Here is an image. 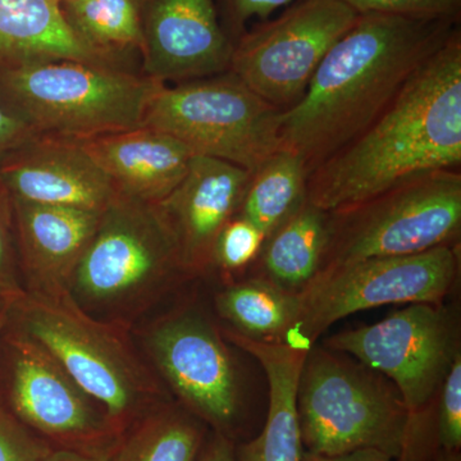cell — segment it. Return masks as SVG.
<instances>
[{
    "instance_id": "obj_1",
    "label": "cell",
    "mask_w": 461,
    "mask_h": 461,
    "mask_svg": "<svg viewBox=\"0 0 461 461\" xmlns=\"http://www.w3.org/2000/svg\"><path fill=\"white\" fill-rule=\"evenodd\" d=\"M457 27L445 18L359 14L282 113L281 149L313 171L362 133Z\"/></svg>"
},
{
    "instance_id": "obj_2",
    "label": "cell",
    "mask_w": 461,
    "mask_h": 461,
    "mask_svg": "<svg viewBox=\"0 0 461 461\" xmlns=\"http://www.w3.org/2000/svg\"><path fill=\"white\" fill-rule=\"evenodd\" d=\"M461 165V30L420 67L354 140L309 173L308 200L324 212L400 182Z\"/></svg>"
},
{
    "instance_id": "obj_3",
    "label": "cell",
    "mask_w": 461,
    "mask_h": 461,
    "mask_svg": "<svg viewBox=\"0 0 461 461\" xmlns=\"http://www.w3.org/2000/svg\"><path fill=\"white\" fill-rule=\"evenodd\" d=\"M5 324L45 348L102 406L121 436L165 402L156 377L136 354L123 327L87 313L69 293L25 291L9 305Z\"/></svg>"
},
{
    "instance_id": "obj_4",
    "label": "cell",
    "mask_w": 461,
    "mask_h": 461,
    "mask_svg": "<svg viewBox=\"0 0 461 461\" xmlns=\"http://www.w3.org/2000/svg\"><path fill=\"white\" fill-rule=\"evenodd\" d=\"M297 414L308 453L335 456L373 448L393 460L420 459L423 439L393 382L324 346L306 354Z\"/></svg>"
},
{
    "instance_id": "obj_5",
    "label": "cell",
    "mask_w": 461,
    "mask_h": 461,
    "mask_svg": "<svg viewBox=\"0 0 461 461\" xmlns=\"http://www.w3.org/2000/svg\"><path fill=\"white\" fill-rule=\"evenodd\" d=\"M133 69L58 60L0 78V104L38 135L84 141L138 129L163 86Z\"/></svg>"
},
{
    "instance_id": "obj_6",
    "label": "cell",
    "mask_w": 461,
    "mask_h": 461,
    "mask_svg": "<svg viewBox=\"0 0 461 461\" xmlns=\"http://www.w3.org/2000/svg\"><path fill=\"white\" fill-rule=\"evenodd\" d=\"M329 213V242L320 273L372 258L412 256L456 245L461 173H421Z\"/></svg>"
},
{
    "instance_id": "obj_7",
    "label": "cell",
    "mask_w": 461,
    "mask_h": 461,
    "mask_svg": "<svg viewBox=\"0 0 461 461\" xmlns=\"http://www.w3.org/2000/svg\"><path fill=\"white\" fill-rule=\"evenodd\" d=\"M187 277L157 204L115 194L76 268L69 294L87 313H115Z\"/></svg>"
},
{
    "instance_id": "obj_8",
    "label": "cell",
    "mask_w": 461,
    "mask_h": 461,
    "mask_svg": "<svg viewBox=\"0 0 461 461\" xmlns=\"http://www.w3.org/2000/svg\"><path fill=\"white\" fill-rule=\"evenodd\" d=\"M284 112L230 71L163 85L142 126L169 133L193 151L254 173L281 149Z\"/></svg>"
},
{
    "instance_id": "obj_9",
    "label": "cell",
    "mask_w": 461,
    "mask_h": 461,
    "mask_svg": "<svg viewBox=\"0 0 461 461\" xmlns=\"http://www.w3.org/2000/svg\"><path fill=\"white\" fill-rule=\"evenodd\" d=\"M456 245L403 257L372 258L321 272L299 294L291 345L311 348L336 321L387 304H444L459 277Z\"/></svg>"
},
{
    "instance_id": "obj_10",
    "label": "cell",
    "mask_w": 461,
    "mask_h": 461,
    "mask_svg": "<svg viewBox=\"0 0 461 461\" xmlns=\"http://www.w3.org/2000/svg\"><path fill=\"white\" fill-rule=\"evenodd\" d=\"M324 348L348 355L390 379L417 429L460 350L456 314L444 304H411L371 326L330 336Z\"/></svg>"
},
{
    "instance_id": "obj_11",
    "label": "cell",
    "mask_w": 461,
    "mask_h": 461,
    "mask_svg": "<svg viewBox=\"0 0 461 461\" xmlns=\"http://www.w3.org/2000/svg\"><path fill=\"white\" fill-rule=\"evenodd\" d=\"M359 14L339 0H294L280 16L248 29L233 44L230 69L282 112L304 95L330 48Z\"/></svg>"
},
{
    "instance_id": "obj_12",
    "label": "cell",
    "mask_w": 461,
    "mask_h": 461,
    "mask_svg": "<svg viewBox=\"0 0 461 461\" xmlns=\"http://www.w3.org/2000/svg\"><path fill=\"white\" fill-rule=\"evenodd\" d=\"M5 408L50 447L111 456L120 433L38 342L5 324Z\"/></svg>"
},
{
    "instance_id": "obj_13",
    "label": "cell",
    "mask_w": 461,
    "mask_h": 461,
    "mask_svg": "<svg viewBox=\"0 0 461 461\" xmlns=\"http://www.w3.org/2000/svg\"><path fill=\"white\" fill-rule=\"evenodd\" d=\"M144 339L151 363L178 403L235 442L242 427L238 373L213 324L198 312H178L157 321Z\"/></svg>"
},
{
    "instance_id": "obj_14",
    "label": "cell",
    "mask_w": 461,
    "mask_h": 461,
    "mask_svg": "<svg viewBox=\"0 0 461 461\" xmlns=\"http://www.w3.org/2000/svg\"><path fill=\"white\" fill-rule=\"evenodd\" d=\"M142 74L165 85L211 77L230 69L233 42L215 0H144Z\"/></svg>"
},
{
    "instance_id": "obj_15",
    "label": "cell",
    "mask_w": 461,
    "mask_h": 461,
    "mask_svg": "<svg viewBox=\"0 0 461 461\" xmlns=\"http://www.w3.org/2000/svg\"><path fill=\"white\" fill-rule=\"evenodd\" d=\"M250 177L232 163L194 156L180 184L157 203L187 277L212 268L215 240L238 215Z\"/></svg>"
},
{
    "instance_id": "obj_16",
    "label": "cell",
    "mask_w": 461,
    "mask_h": 461,
    "mask_svg": "<svg viewBox=\"0 0 461 461\" xmlns=\"http://www.w3.org/2000/svg\"><path fill=\"white\" fill-rule=\"evenodd\" d=\"M0 184L12 200L93 212L117 194L80 141L38 133L0 162Z\"/></svg>"
},
{
    "instance_id": "obj_17",
    "label": "cell",
    "mask_w": 461,
    "mask_h": 461,
    "mask_svg": "<svg viewBox=\"0 0 461 461\" xmlns=\"http://www.w3.org/2000/svg\"><path fill=\"white\" fill-rule=\"evenodd\" d=\"M18 263L30 293L62 295L98 227L102 212L12 200Z\"/></svg>"
},
{
    "instance_id": "obj_18",
    "label": "cell",
    "mask_w": 461,
    "mask_h": 461,
    "mask_svg": "<svg viewBox=\"0 0 461 461\" xmlns=\"http://www.w3.org/2000/svg\"><path fill=\"white\" fill-rule=\"evenodd\" d=\"M58 60L141 71L140 56L102 50L81 39L57 0H0V78Z\"/></svg>"
},
{
    "instance_id": "obj_19",
    "label": "cell",
    "mask_w": 461,
    "mask_h": 461,
    "mask_svg": "<svg viewBox=\"0 0 461 461\" xmlns=\"http://www.w3.org/2000/svg\"><path fill=\"white\" fill-rule=\"evenodd\" d=\"M80 142L118 194L151 204L180 184L194 157L180 140L148 126Z\"/></svg>"
},
{
    "instance_id": "obj_20",
    "label": "cell",
    "mask_w": 461,
    "mask_h": 461,
    "mask_svg": "<svg viewBox=\"0 0 461 461\" xmlns=\"http://www.w3.org/2000/svg\"><path fill=\"white\" fill-rule=\"evenodd\" d=\"M224 339L256 357L268 381V411L262 432L235 444L236 461H302L297 388L308 348L284 342L257 341L224 330Z\"/></svg>"
},
{
    "instance_id": "obj_21",
    "label": "cell",
    "mask_w": 461,
    "mask_h": 461,
    "mask_svg": "<svg viewBox=\"0 0 461 461\" xmlns=\"http://www.w3.org/2000/svg\"><path fill=\"white\" fill-rule=\"evenodd\" d=\"M329 212L308 199L264 241L256 275L288 293L302 294L318 277L329 242Z\"/></svg>"
},
{
    "instance_id": "obj_22",
    "label": "cell",
    "mask_w": 461,
    "mask_h": 461,
    "mask_svg": "<svg viewBox=\"0 0 461 461\" xmlns=\"http://www.w3.org/2000/svg\"><path fill=\"white\" fill-rule=\"evenodd\" d=\"M215 309L230 330L257 341L290 344L299 318V295L266 278L230 282L215 296Z\"/></svg>"
},
{
    "instance_id": "obj_23",
    "label": "cell",
    "mask_w": 461,
    "mask_h": 461,
    "mask_svg": "<svg viewBox=\"0 0 461 461\" xmlns=\"http://www.w3.org/2000/svg\"><path fill=\"white\" fill-rule=\"evenodd\" d=\"M208 427L180 403L163 402L129 427L111 461H196Z\"/></svg>"
},
{
    "instance_id": "obj_24",
    "label": "cell",
    "mask_w": 461,
    "mask_h": 461,
    "mask_svg": "<svg viewBox=\"0 0 461 461\" xmlns=\"http://www.w3.org/2000/svg\"><path fill=\"white\" fill-rule=\"evenodd\" d=\"M308 178L304 160L280 149L251 173L238 215L268 238L306 202Z\"/></svg>"
},
{
    "instance_id": "obj_25",
    "label": "cell",
    "mask_w": 461,
    "mask_h": 461,
    "mask_svg": "<svg viewBox=\"0 0 461 461\" xmlns=\"http://www.w3.org/2000/svg\"><path fill=\"white\" fill-rule=\"evenodd\" d=\"M144 0H75L62 5L72 30L93 47L140 56Z\"/></svg>"
},
{
    "instance_id": "obj_26",
    "label": "cell",
    "mask_w": 461,
    "mask_h": 461,
    "mask_svg": "<svg viewBox=\"0 0 461 461\" xmlns=\"http://www.w3.org/2000/svg\"><path fill=\"white\" fill-rule=\"evenodd\" d=\"M266 236L256 224L236 215L221 230L212 254V268L227 275L241 272L256 262Z\"/></svg>"
},
{
    "instance_id": "obj_27",
    "label": "cell",
    "mask_w": 461,
    "mask_h": 461,
    "mask_svg": "<svg viewBox=\"0 0 461 461\" xmlns=\"http://www.w3.org/2000/svg\"><path fill=\"white\" fill-rule=\"evenodd\" d=\"M437 445L442 455L461 450V353L456 355L438 391Z\"/></svg>"
},
{
    "instance_id": "obj_28",
    "label": "cell",
    "mask_w": 461,
    "mask_h": 461,
    "mask_svg": "<svg viewBox=\"0 0 461 461\" xmlns=\"http://www.w3.org/2000/svg\"><path fill=\"white\" fill-rule=\"evenodd\" d=\"M14 235V206L0 184V297L14 302L25 294Z\"/></svg>"
},
{
    "instance_id": "obj_29",
    "label": "cell",
    "mask_w": 461,
    "mask_h": 461,
    "mask_svg": "<svg viewBox=\"0 0 461 461\" xmlns=\"http://www.w3.org/2000/svg\"><path fill=\"white\" fill-rule=\"evenodd\" d=\"M359 14L445 18L459 21L461 0H339Z\"/></svg>"
},
{
    "instance_id": "obj_30",
    "label": "cell",
    "mask_w": 461,
    "mask_h": 461,
    "mask_svg": "<svg viewBox=\"0 0 461 461\" xmlns=\"http://www.w3.org/2000/svg\"><path fill=\"white\" fill-rule=\"evenodd\" d=\"M51 448L0 402V461H41Z\"/></svg>"
},
{
    "instance_id": "obj_31",
    "label": "cell",
    "mask_w": 461,
    "mask_h": 461,
    "mask_svg": "<svg viewBox=\"0 0 461 461\" xmlns=\"http://www.w3.org/2000/svg\"><path fill=\"white\" fill-rule=\"evenodd\" d=\"M294 0H215L218 17L223 32L235 44L248 30V23L258 17L268 20L280 8H286Z\"/></svg>"
},
{
    "instance_id": "obj_32",
    "label": "cell",
    "mask_w": 461,
    "mask_h": 461,
    "mask_svg": "<svg viewBox=\"0 0 461 461\" xmlns=\"http://www.w3.org/2000/svg\"><path fill=\"white\" fill-rule=\"evenodd\" d=\"M35 135L25 121L0 104V162Z\"/></svg>"
},
{
    "instance_id": "obj_33",
    "label": "cell",
    "mask_w": 461,
    "mask_h": 461,
    "mask_svg": "<svg viewBox=\"0 0 461 461\" xmlns=\"http://www.w3.org/2000/svg\"><path fill=\"white\" fill-rule=\"evenodd\" d=\"M196 461H236L235 442L221 433H208Z\"/></svg>"
},
{
    "instance_id": "obj_34",
    "label": "cell",
    "mask_w": 461,
    "mask_h": 461,
    "mask_svg": "<svg viewBox=\"0 0 461 461\" xmlns=\"http://www.w3.org/2000/svg\"><path fill=\"white\" fill-rule=\"evenodd\" d=\"M302 461H395L391 459L388 455L381 453L373 448H364V450L353 451V453L335 455V456H327V455H318L303 453Z\"/></svg>"
},
{
    "instance_id": "obj_35",
    "label": "cell",
    "mask_w": 461,
    "mask_h": 461,
    "mask_svg": "<svg viewBox=\"0 0 461 461\" xmlns=\"http://www.w3.org/2000/svg\"><path fill=\"white\" fill-rule=\"evenodd\" d=\"M41 461H111V456L66 450V448H51Z\"/></svg>"
},
{
    "instance_id": "obj_36",
    "label": "cell",
    "mask_w": 461,
    "mask_h": 461,
    "mask_svg": "<svg viewBox=\"0 0 461 461\" xmlns=\"http://www.w3.org/2000/svg\"><path fill=\"white\" fill-rule=\"evenodd\" d=\"M9 305H11V302L0 297V336H2L3 330H5V323H7Z\"/></svg>"
},
{
    "instance_id": "obj_37",
    "label": "cell",
    "mask_w": 461,
    "mask_h": 461,
    "mask_svg": "<svg viewBox=\"0 0 461 461\" xmlns=\"http://www.w3.org/2000/svg\"><path fill=\"white\" fill-rule=\"evenodd\" d=\"M58 3H59L60 7L65 5H68V3L75 2V0H57Z\"/></svg>"
},
{
    "instance_id": "obj_38",
    "label": "cell",
    "mask_w": 461,
    "mask_h": 461,
    "mask_svg": "<svg viewBox=\"0 0 461 461\" xmlns=\"http://www.w3.org/2000/svg\"><path fill=\"white\" fill-rule=\"evenodd\" d=\"M395 461H406L405 459H403V457H400V459H397Z\"/></svg>"
},
{
    "instance_id": "obj_39",
    "label": "cell",
    "mask_w": 461,
    "mask_h": 461,
    "mask_svg": "<svg viewBox=\"0 0 461 461\" xmlns=\"http://www.w3.org/2000/svg\"><path fill=\"white\" fill-rule=\"evenodd\" d=\"M421 461H423V454H421Z\"/></svg>"
}]
</instances>
